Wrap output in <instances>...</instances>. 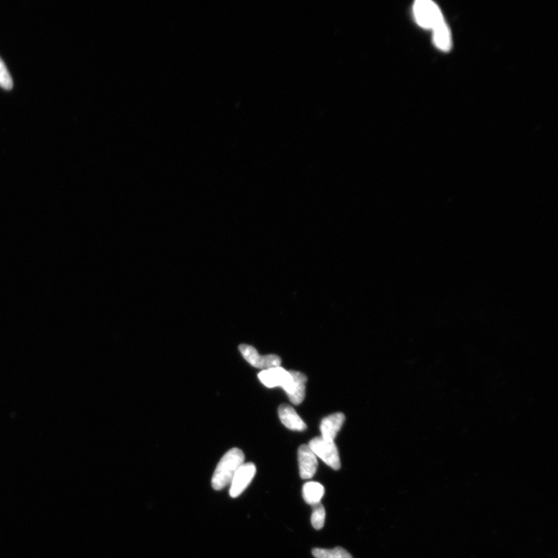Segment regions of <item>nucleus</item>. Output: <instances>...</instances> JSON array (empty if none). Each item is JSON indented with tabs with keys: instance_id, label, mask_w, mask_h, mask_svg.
<instances>
[{
	"instance_id": "1",
	"label": "nucleus",
	"mask_w": 558,
	"mask_h": 558,
	"mask_svg": "<svg viewBox=\"0 0 558 558\" xmlns=\"http://www.w3.org/2000/svg\"><path fill=\"white\" fill-rule=\"evenodd\" d=\"M244 454L241 449H232L219 460L212 478L213 488L222 490L230 485L233 476L244 462Z\"/></svg>"
},
{
	"instance_id": "2",
	"label": "nucleus",
	"mask_w": 558,
	"mask_h": 558,
	"mask_svg": "<svg viewBox=\"0 0 558 558\" xmlns=\"http://www.w3.org/2000/svg\"><path fill=\"white\" fill-rule=\"evenodd\" d=\"M413 14L417 23L425 29L433 30L444 21L439 6L431 0H419L415 3Z\"/></svg>"
},
{
	"instance_id": "3",
	"label": "nucleus",
	"mask_w": 558,
	"mask_h": 558,
	"mask_svg": "<svg viewBox=\"0 0 558 558\" xmlns=\"http://www.w3.org/2000/svg\"><path fill=\"white\" fill-rule=\"evenodd\" d=\"M308 446L315 456L323 460L330 468L334 470L341 469L339 452L334 441L317 437L311 440Z\"/></svg>"
},
{
	"instance_id": "4",
	"label": "nucleus",
	"mask_w": 558,
	"mask_h": 558,
	"mask_svg": "<svg viewBox=\"0 0 558 558\" xmlns=\"http://www.w3.org/2000/svg\"><path fill=\"white\" fill-rule=\"evenodd\" d=\"M239 350L244 359L253 367L266 370L281 366L282 360L278 355L261 356L254 347L248 345H240Z\"/></svg>"
},
{
	"instance_id": "5",
	"label": "nucleus",
	"mask_w": 558,
	"mask_h": 558,
	"mask_svg": "<svg viewBox=\"0 0 558 558\" xmlns=\"http://www.w3.org/2000/svg\"><path fill=\"white\" fill-rule=\"evenodd\" d=\"M255 474V464L244 463L240 467L231 483L230 496L232 498H237L242 495L254 478Z\"/></svg>"
},
{
	"instance_id": "6",
	"label": "nucleus",
	"mask_w": 558,
	"mask_h": 558,
	"mask_svg": "<svg viewBox=\"0 0 558 558\" xmlns=\"http://www.w3.org/2000/svg\"><path fill=\"white\" fill-rule=\"evenodd\" d=\"M258 379L266 387L275 388L280 386L285 390L289 384L291 375L289 371L278 366L263 370L258 374Z\"/></svg>"
},
{
	"instance_id": "7",
	"label": "nucleus",
	"mask_w": 558,
	"mask_h": 558,
	"mask_svg": "<svg viewBox=\"0 0 558 558\" xmlns=\"http://www.w3.org/2000/svg\"><path fill=\"white\" fill-rule=\"evenodd\" d=\"M291 380L287 388L285 389L288 397L294 405H300L306 397L307 376L300 372L289 371Z\"/></svg>"
},
{
	"instance_id": "8",
	"label": "nucleus",
	"mask_w": 558,
	"mask_h": 558,
	"mask_svg": "<svg viewBox=\"0 0 558 558\" xmlns=\"http://www.w3.org/2000/svg\"><path fill=\"white\" fill-rule=\"evenodd\" d=\"M300 477L303 479L312 478L316 472L318 462L314 453L308 445H301L298 451Z\"/></svg>"
},
{
	"instance_id": "9",
	"label": "nucleus",
	"mask_w": 558,
	"mask_h": 558,
	"mask_svg": "<svg viewBox=\"0 0 558 558\" xmlns=\"http://www.w3.org/2000/svg\"><path fill=\"white\" fill-rule=\"evenodd\" d=\"M278 416L282 424L288 429L294 431H303L307 426L298 416L294 408L287 404H282L278 408Z\"/></svg>"
},
{
	"instance_id": "10",
	"label": "nucleus",
	"mask_w": 558,
	"mask_h": 558,
	"mask_svg": "<svg viewBox=\"0 0 558 558\" xmlns=\"http://www.w3.org/2000/svg\"><path fill=\"white\" fill-rule=\"evenodd\" d=\"M345 421V416L342 413H336L324 418L321 424L322 438L334 441Z\"/></svg>"
},
{
	"instance_id": "11",
	"label": "nucleus",
	"mask_w": 558,
	"mask_h": 558,
	"mask_svg": "<svg viewBox=\"0 0 558 558\" xmlns=\"http://www.w3.org/2000/svg\"><path fill=\"white\" fill-rule=\"evenodd\" d=\"M433 42L441 51H449L451 48V34L445 21L440 23L433 30Z\"/></svg>"
},
{
	"instance_id": "12",
	"label": "nucleus",
	"mask_w": 558,
	"mask_h": 558,
	"mask_svg": "<svg viewBox=\"0 0 558 558\" xmlns=\"http://www.w3.org/2000/svg\"><path fill=\"white\" fill-rule=\"evenodd\" d=\"M325 493L323 486L316 482L307 483L303 487V496L304 501L311 505L320 503Z\"/></svg>"
},
{
	"instance_id": "13",
	"label": "nucleus",
	"mask_w": 558,
	"mask_h": 558,
	"mask_svg": "<svg viewBox=\"0 0 558 558\" xmlns=\"http://www.w3.org/2000/svg\"><path fill=\"white\" fill-rule=\"evenodd\" d=\"M312 553L316 558H353L346 550L340 547L334 549L314 548Z\"/></svg>"
},
{
	"instance_id": "14",
	"label": "nucleus",
	"mask_w": 558,
	"mask_h": 558,
	"mask_svg": "<svg viewBox=\"0 0 558 558\" xmlns=\"http://www.w3.org/2000/svg\"><path fill=\"white\" fill-rule=\"evenodd\" d=\"M313 506L312 516H311V523L316 530H321L323 528L324 523H325L326 511L323 505L320 503Z\"/></svg>"
},
{
	"instance_id": "15",
	"label": "nucleus",
	"mask_w": 558,
	"mask_h": 558,
	"mask_svg": "<svg viewBox=\"0 0 558 558\" xmlns=\"http://www.w3.org/2000/svg\"><path fill=\"white\" fill-rule=\"evenodd\" d=\"M12 87H14V82H12L10 71L2 58L0 57V87L6 90H10Z\"/></svg>"
}]
</instances>
